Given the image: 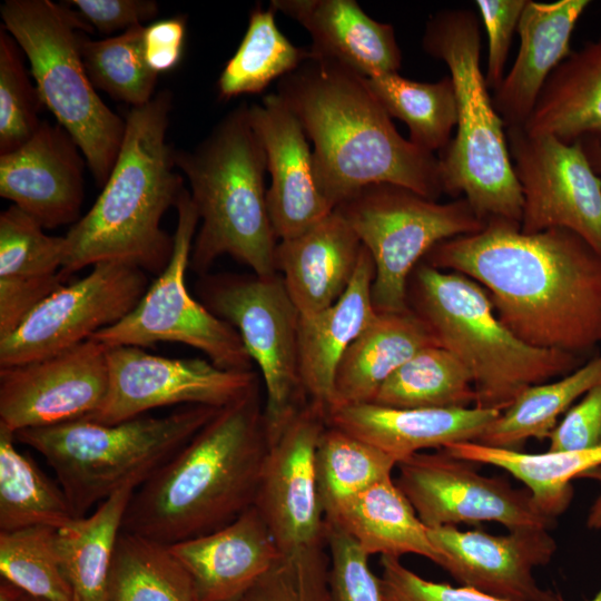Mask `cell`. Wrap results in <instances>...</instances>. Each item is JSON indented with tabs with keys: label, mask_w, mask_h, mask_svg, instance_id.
<instances>
[{
	"label": "cell",
	"mask_w": 601,
	"mask_h": 601,
	"mask_svg": "<svg viewBox=\"0 0 601 601\" xmlns=\"http://www.w3.org/2000/svg\"><path fill=\"white\" fill-rule=\"evenodd\" d=\"M423 262L479 283L501 323L530 346L580 356L601 344V255L569 229L525 234L492 219L439 243Z\"/></svg>",
	"instance_id": "cell-1"
},
{
	"label": "cell",
	"mask_w": 601,
	"mask_h": 601,
	"mask_svg": "<svg viewBox=\"0 0 601 601\" xmlns=\"http://www.w3.org/2000/svg\"><path fill=\"white\" fill-rule=\"evenodd\" d=\"M276 93L313 142L315 179L333 209L378 183L434 200L443 194L439 156L396 130L367 78L354 69L309 49L308 57L277 81Z\"/></svg>",
	"instance_id": "cell-2"
},
{
	"label": "cell",
	"mask_w": 601,
	"mask_h": 601,
	"mask_svg": "<svg viewBox=\"0 0 601 601\" xmlns=\"http://www.w3.org/2000/svg\"><path fill=\"white\" fill-rule=\"evenodd\" d=\"M268 449L257 383L135 491L122 531L171 545L229 524L254 505Z\"/></svg>",
	"instance_id": "cell-3"
},
{
	"label": "cell",
	"mask_w": 601,
	"mask_h": 601,
	"mask_svg": "<svg viewBox=\"0 0 601 601\" xmlns=\"http://www.w3.org/2000/svg\"><path fill=\"white\" fill-rule=\"evenodd\" d=\"M171 102V93L162 90L127 111L124 139L100 195L65 235L61 272L67 277L108 260L157 276L168 265L174 237L160 221L185 189L166 140Z\"/></svg>",
	"instance_id": "cell-4"
},
{
	"label": "cell",
	"mask_w": 601,
	"mask_h": 601,
	"mask_svg": "<svg viewBox=\"0 0 601 601\" xmlns=\"http://www.w3.org/2000/svg\"><path fill=\"white\" fill-rule=\"evenodd\" d=\"M199 215L189 269L205 274L223 255L258 276L277 274V236L265 188L266 154L249 120V105L230 110L193 150L175 149Z\"/></svg>",
	"instance_id": "cell-5"
},
{
	"label": "cell",
	"mask_w": 601,
	"mask_h": 601,
	"mask_svg": "<svg viewBox=\"0 0 601 601\" xmlns=\"http://www.w3.org/2000/svg\"><path fill=\"white\" fill-rule=\"evenodd\" d=\"M422 47L447 66L455 88V135L439 155L443 193L462 195L484 223L504 219L520 224L521 188L505 126L481 69L477 16L469 9H445L432 14L425 24Z\"/></svg>",
	"instance_id": "cell-6"
},
{
	"label": "cell",
	"mask_w": 601,
	"mask_h": 601,
	"mask_svg": "<svg viewBox=\"0 0 601 601\" xmlns=\"http://www.w3.org/2000/svg\"><path fill=\"white\" fill-rule=\"evenodd\" d=\"M407 306L467 368L474 406L504 411L525 388L578 368L580 356L530 346L505 327L487 292L472 278L421 262L407 283Z\"/></svg>",
	"instance_id": "cell-7"
},
{
	"label": "cell",
	"mask_w": 601,
	"mask_h": 601,
	"mask_svg": "<svg viewBox=\"0 0 601 601\" xmlns=\"http://www.w3.org/2000/svg\"><path fill=\"white\" fill-rule=\"evenodd\" d=\"M219 408L190 405L161 417L116 424L81 418L26 428L16 440L38 451L53 470L77 518L127 485L152 476Z\"/></svg>",
	"instance_id": "cell-8"
},
{
	"label": "cell",
	"mask_w": 601,
	"mask_h": 601,
	"mask_svg": "<svg viewBox=\"0 0 601 601\" xmlns=\"http://www.w3.org/2000/svg\"><path fill=\"white\" fill-rule=\"evenodd\" d=\"M2 26L30 62L39 96L80 148L102 187L117 159L126 129L92 86L81 57L80 38L92 28L66 2L6 0Z\"/></svg>",
	"instance_id": "cell-9"
},
{
	"label": "cell",
	"mask_w": 601,
	"mask_h": 601,
	"mask_svg": "<svg viewBox=\"0 0 601 601\" xmlns=\"http://www.w3.org/2000/svg\"><path fill=\"white\" fill-rule=\"evenodd\" d=\"M334 210L372 256V300L378 313L408 309V278L426 254L439 243L477 233L486 224L463 197L439 203L388 183L358 189Z\"/></svg>",
	"instance_id": "cell-10"
},
{
	"label": "cell",
	"mask_w": 601,
	"mask_h": 601,
	"mask_svg": "<svg viewBox=\"0 0 601 601\" xmlns=\"http://www.w3.org/2000/svg\"><path fill=\"white\" fill-rule=\"evenodd\" d=\"M199 296L213 314L235 327L262 373L270 445L309 402L299 371V312L278 274L207 276Z\"/></svg>",
	"instance_id": "cell-11"
},
{
	"label": "cell",
	"mask_w": 601,
	"mask_h": 601,
	"mask_svg": "<svg viewBox=\"0 0 601 601\" xmlns=\"http://www.w3.org/2000/svg\"><path fill=\"white\" fill-rule=\"evenodd\" d=\"M175 208L177 225L168 265L128 315L89 339L108 347L176 342L201 351L221 368L250 371L253 361L235 327L194 299L187 289L186 272L199 215L186 188Z\"/></svg>",
	"instance_id": "cell-12"
},
{
	"label": "cell",
	"mask_w": 601,
	"mask_h": 601,
	"mask_svg": "<svg viewBox=\"0 0 601 601\" xmlns=\"http://www.w3.org/2000/svg\"><path fill=\"white\" fill-rule=\"evenodd\" d=\"M149 287L147 273L116 262L93 265L67 283L0 338V368L39 361L88 341L128 315Z\"/></svg>",
	"instance_id": "cell-13"
},
{
	"label": "cell",
	"mask_w": 601,
	"mask_h": 601,
	"mask_svg": "<svg viewBox=\"0 0 601 601\" xmlns=\"http://www.w3.org/2000/svg\"><path fill=\"white\" fill-rule=\"evenodd\" d=\"M513 170L522 194L521 231L565 228L601 255V177L581 141L506 128Z\"/></svg>",
	"instance_id": "cell-14"
},
{
	"label": "cell",
	"mask_w": 601,
	"mask_h": 601,
	"mask_svg": "<svg viewBox=\"0 0 601 601\" xmlns=\"http://www.w3.org/2000/svg\"><path fill=\"white\" fill-rule=\"evenodd\" d=\"M472 464L444 450L420 452L397 463L395 483L430 529L483 521L497 522L510 531L553 526L555 519L540 510L526 487L484 476Z\"/></svg>",
	"instance_id": "cell-15"
},
{
	"label": "cell",
	"mask_w": 601,
	"mask_h": 601,
	"mask_svg": "<svg viewBox=\"0 0 601 601\" xmlns=\"http://www.w3.org/2000/svg\"><path fill=\"white\" fill-rule=\"evenodd\" d=\"M106 397L86 420L116 424L162 406L188 404L221 408L257 383L256 373L225 370L209 359L168 358L137 346L108 347Z\"/></svg>",
	"instance_id": "cell-16"
},
{
	"label": "cell",
	"mask_w": 601,
	"mask_h": 601,
	"mask_svg": "<svg viewBox=\"0 0 601 601\" xmlns=\"http://www.w3.org/2000/svg\"><path fill=\"white\" fill-rule=\"evenodd\" d=\"M108 346L88 339L56 355L0 368V425L17 433L88 418L109 383Z\"/></svg>",
	"instance_id": "cell-17"
},
{
	"label": "cell",
	"mask_w": 601,
	"mask_h": 601,
	"mask_svg": "<svg viewBox=\"0 0 601 601\" xmlns=\"http://www.w3.org/2000/svg\"><path fill=\"white\" fill-rule=\"evenodd\" d=\"M326 414L309 401L269 445L262 469L254 506L283 554L325 542L315 459Z\"/></svg>",
	"instance_id": "cell-18"
},
{
	"label": "cell",
	"mask_w": 601,
	"mask_h": 601,
	"mask_svg": "<svg viewBox=\"0 0 601 601\" xmlns=\"http://www.w3.org/2000/svg\"><path fill=\"white\" fill-rule=\"evenodd\" d=\"M428 532L441 554L440 566L461 585L505 601H559V594L541 588L533 577V569L548 564L556 550L548 530L493 535L441 526Z\"/></svg>",
	"instance_id": "cell-19"
},
{
	"label": "cell",
	"mask_w": 601,
	"mask_h": 601,
	"mask_svg": "<svg viewBox=\"0 0 601 601\" xmlns=\"http://www.w3.org/2000/svg\"><path fill=\"white\" fill-rule=\"evenodd\" d=\"M86 167L70 134L42 120L28 141L0 155V196L43 229L72 226L81 218Z\"/></svg>",
	"instance_id": "cell-20"
},
{
	"label": "cell",
	"mask_w": 601,
	"mask_h": 601,
	"mask_svg": "<svg viewBox=\"0 0 601 601\" xmlns=\"http://www.w3.org/2000/svg\"><path fill=\"white\" fill-rule=\"evenodd\" d=\"M249 120L266 154L274 231L280 240L292 238L334 210L317 186L313 150L299 120L276 92L249 105Z\"/></svg>",
	"instance_id": "cell-21"
},
{
	"label": "cell",
	"mask_w": 601,
	"mask_h": 601,
	"mask_svg": "<svg viewBox=\"0 0 601 601\" xmlns=\"http://www.w3.org/2000/svg\"><path fill=\"white\" fill-rule=\"evenodd\" d=\"M189 573L197 601H239L283 556L253 505L229 524L169 545Z\"/></svg>",
	"instance_id": "cell-22"
},
{
	"label": "cell",
	"mask_w": 601,
	"mask_h": 601,
	"mask_svg": "<svg viewBox=\"0 0 601 601\" xmlns=\"http://www.w3.org/2000/svg\"><path fill=\"white\" fill-rule=\"evenodd\" d=\"M500 413L476 406L395 408L362 403L328 408L326 421L398 463L424 450L476 442Z\"/></svg>",
	"instance_id": "cell-23"
},
{
	"label": "cell",
	"mask_w": 601,
	"mask_h": 601,
	"mask_svg": "<svg viewBox=\"0 0 601 601\" xmlns=\"http://www.w3.org/2000/svg\"><path fill=\"white\" fill-rule=\"evenodd\" d=\"M590 3L528 0L518 28V56L492 96L505 129L524 127L550 75L571 53L574 27Z\"/></svg>",
	"instance_id": "cell-24"
},
{
	"label": "cell",
	"mask_w": 601,
	"mask_h": 601,
	"mask_svg": "<svg viewBox=\"0 0 601 601\" xmlns=\"http://www.w3.org/2000/svg\"><path fill=\"white\" fill-rule=\"evenodd\" d=\"M362 243L349 224L333 210L276 248L277 272L302 317L332 306L349 286Z\"/></svg>",
	"instance_id": "cell-25"
},
{
	"label": "cell",
	"mask_w": 601,
	"mask_h": 601,
	"mask_svg": "<svg viewBox=\"0 0 601 601\" xmlns=\"http://www.w3.org/2000/svg\"><path fill=\"white\" fill-rule=\"evenodd\" d=\"M65 236L11 205L0 214V338L12 333L42 300L66 285Z\"/></svg>",
	"instance_id": "cell-26"
},
{
	"label": "cell",
	"mask_w": 601,
	"mask_h": 601,
	"mask_svg": "<svg viewBox=\"0 0 601 601\" xmlns=\"http://www.w3.org/2000/svg\"><path fill=\"white\" fill-rule=\"evenodd\" d=\"M269 7L307 30L311 51L366 78L401 68L402 52L393 26L367 16L355 0H272Z\"/></svg>",
	"instance_id": "cell-27"
},
{
	"label": "cell",
	"mask_w": 601,
	"mask_h": 601,
	"mask_svg": "<svg viewBox=\"0 0 601 601\" xmlns=\"http://www.w3.org/2000/svg\"><path fill=\"white\" fill-rule=\"evenodd\" d=\"M375 266L363 246L355 274L332 306L299 319V371L309 401L328 410L338 364L351 344L375 318L372 300Z\"/></svg>",
	"instance_id": "cell-28"
},
{
	"label": "cell",
	"mask_w": 601,
	"mask_h": 601,
	"mask_svg": "<svg viewBox=\"0 0 601 601\" xmlns=\"http://www.w3.org/2000/svg\"><path fill=\"white\" fill-rule=\"evenodd\" d=\"M439 345L410 308L378 313L344 353L328 408L371 403L381 386L418 351Z\"/></svg>",
	"instance_id": "cell-29"
},
{
	"label": "cell",
	"mask_w": 601,
	"mask_h": 601,
	"mask_svg": "<svg viewBox=\"0 0 601 601\" xmlns=\"http://www.w3.org/2000/svg\"><path fill=\"white\" fill-rule=\"evenodd\" d=\"M523 128L568 144L601 142V38L571 51L553 70Z\"/></svg>",
	"instance_id": "cell-30"
},
{
	"label": "cell",
	"mask_w": 601,
	"mask_h": 601,
	"mask_svg": "<svg viewBox=\"0 0 601 601\" xmlns=\"http://www.w3.org/2000/svg\"><path fill=\"white\" fill-rule=\"evenodd\" d=\"M325 520L342 528L370 556L415 554L441 563L428 528L393 477L368 487Z\"/></svg>",
	"instance_id": "cell-31"
},
{
	"label": "cell",
	"mask_w": 601,
	"mask_h": 601,
	"mask_svg": "<svg viewBox=\"0 0 601 601\" xmlns=\"http://www.w3.org/2000/svg\"><path fill=\"white\" fill-rule=\"evenodd\" d=\"M137 489L124 486L88 516L57 531L65 573L76 601H107L108 579L127 508Z\"/></svg>",
	"instance_id": "cell-32"
},
{
	"label": "cell",
	"mask_w": 601,
	"mask_h": 601,
	"mask_svg": "<svg viewBox=\"0 0 601 601\" xmlns=\"http://www.w3.org/2000/svg\"><path fill=\"white\" fill-rule=\"evenodd\" d=\"M444 451L471 463L505 470L524 483L540 510L553 519L562 514L572 500L571 481L601 467V445L582 451L526 453L463 442Z\"/></svg>",
	"instance_id": "cell-33"
},
{
	"label": "cell",
	"mask_w": 601,
	"mask_h": 601,
	"mask_svg": "<svg viewBox=\"0 0 601 601\" xmlns=\"http://www.w3.org/2000/svg\"><path fill=\"white\" fill-rule=\"evenodd\" d=\"M600 383L601 354H598L558 381L525 388L485 428L476 443L522 451L529 439L548 437L556 426L558 417Z\"/></svg>",
	"instance_id": "cell-34"
},
{
	"label": "cell",
	"mask_w": 601,
	"mask_h": 601,
	"mask_svg": "<svg viewBox=\"0 0 601 601\" xmlns=\"http://www.w3.org/2000/svg\"><path fill=\"white\" fill-rule=\"evenodd\" d=\"M14 441V433L0 425V531L67 526L77 516L63 490Z\"/></svg>",
	"instance_id": "cell-35"
},
{
	"label": "cell",
	"mask_w": 601,
	"mask_h": 601,
	"mask_svg": "<svg viewBox=\"0 0 601 601\" xmlns=\"http://www.w3.org/2000/svg\"><path fill=\"white\" fill-rule=\"evenodd\" d=\"M367 81L388 116L407 126L412 144L434 155L447 148L457 124L455 88L450 76L421 82L392 72Z\"/></svg>",
	"instance_id": "cell-36"
},
{
	"label": "cell",
	"mask_w": 601,
	"mask_h": 601,
	"mask_svg": "<svg viewBox=\"0 0 601 601\" xmlns=\"http://www.w3.org/2000/svg\"><path fill=\"white\" fill-rule=\"evenodd\" d=\"M107 601H197L193 580L169 545L121 531Z\"/></svg>",
	"instance_id": "cell-37"
},
{
	"label": "cell",
	"mask_w": 601,
	"mask_h": 601,
	"mask_svg": "<svg viewBox=\"0 0 601 601\" xmlns=\"http://www.w3.org/2000/svg\"><path fill=\"white\" fill-rule=\"evenodd\" d=\"M373 404L395 408H463L475 404L473 380L450 351H418L381 386Z\"/></svg>",
	"instance_id": "cell-38"
},
{
	"label": "cell",
	"mask_w": 601,
	"mask_h": 601,
	"mask_svg": "<svg viewBox=\"0 0 601 601\" xmlns=\"http://www.w3.org/2000/svg\"><path fill=\"white\" fill-rule=\"evenodd\" d=\"M275 14L273 8L260 6L250 12L244 38L218 78L220 98L262 92L308 57V48L296 47L282 33Z\"/></svg>",
	"instance_id": "cell-39"
},
{
	"label": "cell",
	"mask_w": 601,
	"mask_h": 601,
	"mask_svg": "<svg viewBox=\"0 0 601 601\" xmlns=\"http://www.w3.org/2000/svg\"><path fill=\"white\" fill-rule=\"evenodd\" d=\"M315 464L325 519L368 487L392 477L397 465L383 451L329 425L321 435Z\"/></svg>",
	"instance_id": "cell-40"
},
{
	"label": "cell",
	"mask_w": 601,
	"mask_h": 601,
	"mask_svg": "<svg viewBox=\"0 0 601 601\" xmlns=\"http://www.w3.org/2000/svg\"><path fill=\"white\" fill-rule=\"evenodd\" d=\"M144 33L145 26H136L106 39L92 40L85 33L80 38L92 86L131 107L146 105L156 95L158 73L146 61Z\"/></svg>",
	"instance_id": "cell-41"
},
{
	"label": "cell",
	"mask_w": 601,
	"mask_h": 601,
	"mask_svg": "<svg viewBox=\"0 0 601 601\" xmlns=\"http://www.w3.org/2000/svg\"><path fill=\"white\" fill-rule=\"evenodd\" d=\"M57 529L0 531V573L26 594L48 601H76L57 544Z\"/></svg>",
	"instance_id": "cell-42"
},
{
	"label": "cell",
	"mask_w": 601,
	"mask_h": 601,
	"mask_svg": "<svg viewBox=\"0 0 601 601\" xmlns=\"http://www.w3.org/2000/svg\"><path fill=\"white\" fill-rule=\"evenodd\" d=\"M14 38L0 28V155L18 149L37 131L43 106Z\"/></svg>",
	"instance_id": "cell-43"
},
{
	"label": "cell",
	"mask_w": 601,
	"mask_h": 601,
	"mask_svg": "<svg viewBox=\"0 0 601 601\" xmlns=\"http://www.w3.org/2000/svg\"><path fill=\"white\" fill-rule=\"evenodd\" d=\"M240 601H329L325 542L283 554Z\"/></svg>",
	"instance_id": "cell-44"
},
{
	"label": "cell",
	"mask_w": 601,
	"mask_h": 601,
	"mask_svg": "<svg viewBox=\"0 0 601 601\" xmlns=\"http://www.w3.org/2000/svg\"><path fill=\"white\" fill-rule=\"evenodd\" d=\"M329 601H383L370 555L337 524L325 520Z\"/></svg>",
	"instance_id": "cell-45"
},
{
	"label": "cell",
	"mask_w": 601,
	"mask_h": 601,
	"mask_svg": "<svg viewBox=\"0 0 601 601\" xmlns=\"http://www.w3.org/2000/svg\"><path fill=\"white\" fill-rule=\"evenodd\" d=\"M383 601H505L469 587L425 580L397 558L381 556Z\"/></svg>",
	"instance_id": "cell-46"
},
{
	"label": "cell",
	"mask_w": 601,
	"mask_h": 601,
	"mask_svg": "<svg viewBox=\"0 0 601 601\" xmlns=\"http://www.w3.org/2000/svg\"><path fill=\"white\" fill-rule=\"evenodd\" d=\"M528 0H476V7L487 35V63L484 75L493 91L505 76V66L513 36L518 32Z\"/></svg>",
	"instance_id": "cell-47"
},
{
	"label": "cell",
	"mask_w": 601,
	"mask_h": 601,
	"mask_svg": "<svg viewBox=\"0 0 601 601\" xmlns=\"http://www.w3.org/2000/svg\"><path fill=\"white\" fill-rule=\"evenodd\" d=\"M548 437L549 452L582 451L601 445V383L566 411Z\"/></svg>",
	"instance_id": "cell-48"
},
{
	"label": "cell",
	"mask_w": 601,
	"mask_h": 601,
	"mask_svg": "<svg viewBox=\"0 0 601 601\" xmlns=\"http://www.w3.org/2000/svg\"><path fill=\"white\" fill-rule=\"evenodd\" d=\"M81 18L102 35L126 31L157 17L159 6L154 0H70Z\"/></svg>",
	"instance_id": "cell-49"
},
{
	"label": "cell",
	"mask_w": 601,
	"mask_h": 601,
	"mask_svg": "<svg viewBox=\"0 0 601 601\" xmlns=\"http://www.w3.org/2000/svg\"><path fill=\"white\" fill-rule=\"evenodd\" d=\"M186 35L183 17L164 19L145 27L144 52L156 73L175 68L181 59Z\"/></svg>",
	"instance_id": "cell-50"
},
{
	"label": "cell",
	"mask_w": 601,
	"mask_h": 601,
	"mask_svg": "<svg viewBox=\"0 0 601 601\" xmlns=\"http://www.w3.org/2000/svg\"><path fill=\"white\" fill-rule=\"evenodd\" d=\"M593 477L601 482V467L589 472ZM585 475V476H587ZM587 526L589 529H601V493L593 502L587 519Z\"/></svg>",
	"instance_id": "cell-51"
},
{
	"label": "cell",
	"mask_w": 601,
	"mask_h": 601,
	"mask_svg": "<svg viewBox=\"0 0 601 601\" xmlns=\"http://www.w3.org/2000/svg\"><path fill=\"white\" fill-rule=\"evenodd\" d=\"M580 141L593 169L601 177V142L590 138Z\"/></svg>",
	"instance_id": "cell-52"
},
{
	"label": "cell",
	"mask_w": 601,
	"mask_h": 601,
	"mask_svg": "<svg viewBox=\"0 0 601 601\" xmlns=\"http://www.w3.org/2000/svg\"><path fill=\"white\" fill-rule=\"evenodd\" d=\"M24 592L11 582L1 579L0 601H21Z\"/></svg>",
	"instance_id": "cell-53"
},
{
	"label": "cell",
	"mask_w": 601,
	"mask_h": 601,
	"mask_svg": "<svg viewBox=\"0 0 601 601\" xmlns=\"http://www.w3.org/2000/svg\"><path fill=\"white\" fill-rule=\"evenodd\" d=\"M21 601H48V600L35 598L24 593Z\"/></svg>",
	"instance_id": "cell-54"
},
{
	"label": "cell",
	"mask_w": 601,
	"mask_h": 601,
	"mask_svg": "<svg viewBox=\"0 0 601 601\" xmlns=\"http://www.w3.org/2000/svg\"><path fill=\"white\" fill-rule=\"evenodd\" d=\"M559 601H564V600L559 595ZM588 601H601V588L598 591V593L591 600H588Z\"/></svg>",
	"instance_id": "cell-55"
},
{
	"label": "cell",
	"mask_w": 601,
	"mask_h": 601,
	"mask_svg": "<svg viewBox=\"0 0 601 601\" xmlns=\"http://www.w3.org/2000/svg\"><path fill=\"white\" fill-rule=\"evenodd\" d=\"M240 601V600H239Z\"/></svg>",
	"instance_id": "cell-56"
}]
</instances>
